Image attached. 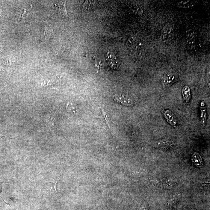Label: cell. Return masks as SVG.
I'll return each mask as SVG.
<instances>
[{
    "label": "cell",
    "instance_id": "6da1fadb",
    "mask_svg": "<svg viewBox=\"0 0 210 210\" xmlns=\"http://www.w3.org/2000/svg\"><path fill=\"white\" fill-rule=\"evenodd\" d=\"M178 77L177 74L173 73H167L161 77V84L165 87H169L176 82L178 80Z\"/></svg>",
    "mask_w": 210,
    "mask_h": 210
},
{
    "label": "cell",
    "instance_id": "7a4b0ae2",
    "mask_svg": "<svg viewBox=\"0 0 210 210\" xmlns=\"http://www.w3.org/2000/svg\"><path fill=\"white\" fill-rule=\"evenodd\" d=\"M113 99L114 101L126 106H131L133 104V100L131 97L123 93L115 94Z\"/></svg>",
    "mask_w": 210,
    "mask_h": 210
},
{
    "label": "cell",
    "instance_id": "3957f363",
    "mask_svg": "<svg viewBox=\"0 0 210 210\" xmlns=\"http://www.w3.org/2000/svg\"><path fill=\"white\" fill-rule=\"evenodd\" d=\"M105 57L107 62L112 68L117 69L120 65V61L118 55L113 52H108L105 55Z\"/></svg>",
    "mask_w": 210,
    "mask_h": 210
},
{
    "label": "cell",
    "instance_id": "277c9868",
    "mask_svg": "<svg viewBox=\"0 0 210 210\" xmlns=\"http://www.w3.org/2000/svg\"><path fill=\"white\" fill-rule=\"evenodd\" d=\"M162 113L167 122L171 126H175L177 123V120L175 115L171 111L162 109Z\"/></svg>",
    "mask_w": 210,
    "mask_h": 210
},
{
    "label": "cell",
    "instance_id": "5b68a950",
    "mask_svg": "<svg viewBox=\"0 0 210 210\" xmlns=\"http://www.w3.org/2000/svg\"><path fill=\"white\" fill-rule=\"evenodd\" d=\"M201 116L202 123L203 126H205L206 122L207 110L204 102L203 101L200 104Z\"/></svg>",
    "mask_w": 210,
    "mask_h": 210
},
{
    "label": "cell",
    "instance_id": "8992f818",
    "mask_svg": "<svg viewBox=\"0 0 210 210\" xmlns=\"http://www.w3.org/2000/svg\"><path fill=\"white\" fill-rule=\"evenodd\" d=\"M182 96L184 100L186 103L190 101L191 98V90L188 86H185L182 90Z\"/></svg>",
    "mask_w": 210,
    "mask_h": 210
},
{
    "label": "cell",
    "instance_id": "52a82bcc",
    "mask_svg": "<svg viewBox=\"0 0 210 210\" xmlns=\"http://www.w3.org/2000/svg\"><path fill=\"white\" fill-rule=\"evenodd\" d=\"M193 162L197 166L200 167L203 165V161L200 155L197 152H195L192 156Z\"/></svg>",
    "mask_w": 210,
    "mask_h": 210
},
{
    "label": "cell",
    "instance_id": "ba28073f",
    "mask_svg": "<svg viewBox=\"0 0 210 210\" xmlns=\"http://www.w3.org/2000/svg\"><path fill=\"white\" fill-rule=\"evenodd\" d=\"M164 32L163 33V36L164 38L167 39L168 38V36H170V37H171L172 36V28L170 27L167 26V27H165V29H164Z\"/></svg>",
    "mask_w": 210,
    "mask_h": 210
},
{
    "label": "cell",
    "instance_id": "9c48e42d",
    "mask_svg": "<svg viewBox=\"0 0 210 210\" xmlns=\"http://www.w3.org/2000/svg\"><path fill=\"white\" fill-rule=\"evenodd\" d=\"M57 5L59 7V12L61 13H62L65 15H67V14L66 7H65V2H59L57 3Z\"/></svg>",
    "mask_w": 210,
    "mask_h": 210
},
{
    "label": "cell",
    "instance_id": "30bf717a",
    "mask_svg": "<svg viewBox=\"0 0 210 210\" xmlns=\"http://www.w3.org/2000/svg\"><path fill=\"white\" fill-rule=\"evenodd\" d=\"M193 4V1H182L179 4L178 6L180 7H189Z\"/></svg>",
    "mask_w": 210,
    "mask_h": 210
},
{
    "label": "cell",
    "instance_id": "8fae6325",
    "mask_svg": "<svg viewBox=\"0 0 210 210\" xmlns=\"http://www.w3.org/2000/svg\"><path fill=\"white\" fill-rule=\"evenodd\" d=\"M67 110L72 113L74 114H76L77 113V111L76 110L75 107H74L72 104L68 103L67 104Z\"/></svg>",
    "mask_w": 210,
    "mask_h": 210
},
{
    "label": "cell",
    "instance_id": "7c38bea8",
    "mask_svg": "<svg viewBox=\"0 0 210 210\" xmlns=\"http://www.w3.org/2000/svg\"><path fill=\"white\" fill-rule=\"evenodd\" d=\"M24 12L22 14V15H21V18L23 20H24L27 17V15H28V13L29 12V11H27V10H26L25 9H24Z\"/></svg>",
    "mask_w": 210,
    "mask_h": 210
},
{
    "label": "cell",
    "instance_id": "4fadbf2b",
    "mask_svg": "<svg viewBox=\"0 0 210 210\" xmlns=\"http://www.w3.org/2000/svg\"><path fill=\"white\" fill-rule=\"evenodd\" d=\"M2 48L1 47V46H0V52H2Z\"/></svg>",
    "mask_w": 210,
    "mask_h": 210
},
{
    "label": "cell",
    "instance_id": "5bb4252c",
    "mask_svg": "<svg viewBox=\"0 0 210 210\" xmlns=\"http://www.w3.org/2000/svg\"><path fill=\"white\" fill-rule=\"evenodd\" d=\"M1 186H0V192H1Z\"/></svg>",
    "mask_w": 210,
    "mask_h": 210
}]
</instances>
